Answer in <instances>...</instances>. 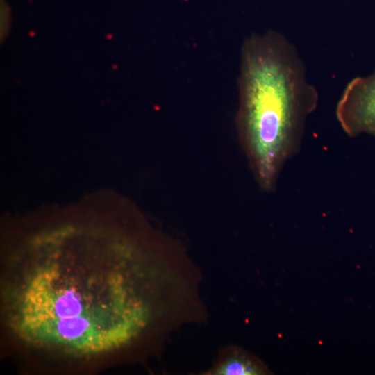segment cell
Wrapping results in <instances>:
<instances>
[{
	"label": "cell",
	"mask_w": 375,
	"mask_h": 375,
	"mask_svg": "<svg viewBox=\"0 0 375 375\" xmlns=\"http://www.w3.org/2000/svg\"><path fill=\"white\" fill-rule=\"evenodd\" d=\"M337 119L351 137L375 136V72L351 79L336 106Z\"/></svg>",
	"instance_id": "3"
},
{
	"label": "cell",
	"mask_w": 375,
	"mask_h": 375,
	"mask_svg": "<svg viewBox=\"0 0 375 375\" xmlns=\"http://www.w3.org/2000/svg\"><path fill=\"white\" fill-rule=\"evenodd\" d=\"M240 61L239 131L258 182L271 190L298 149L319 94L297 49L279 32L248 37Z\"/></svg>",
	"instance_id": "2"
},
{
	"label": "cell",
	"mask_w": 375,
	"mask_h": 375,
	"mask_svg": "<svg viewBox=\"0 0 375 375\" xmlns=\"http://www.w3.org/2000/svg\"><path fill=\"white\" fill-rule=\"evenodd\" d=\"M265 365L253 356L238 349L224 351L210 371L215 375H258L265 374Z\"/></svg>",
	"instance_id": "4"
},
{
	"label": "cell",
	"mask_w": 375,
	"mask_h": 375,
	"mask_svg": "<svg viewBox=\"0 0 375 375\" xmlns=\"http://www.w3.org/2000/svg\"><path fill=\"white\" fill-rule=\"evenodd\" d=\"M3 234L0 355L24 375H94L157 355L166 248L144 222L68 219Z\"/></svg>",
	"instance_id": "1"
}]
</instances>
